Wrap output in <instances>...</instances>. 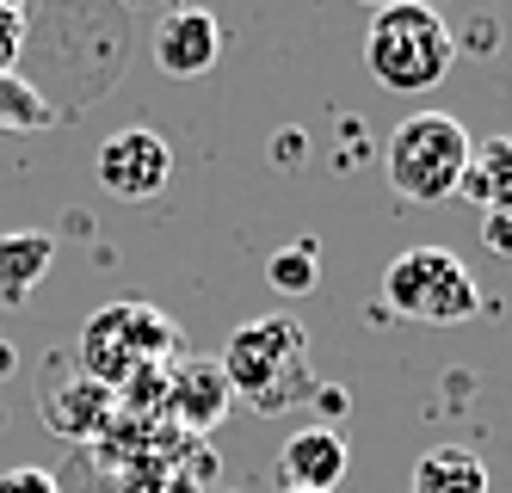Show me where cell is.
<instances>
[{"instance_id":"obj_10","label":"cell","mask_w":512,"mask_h":493,"mask_svg":"<svg viewBox=\"0 0 512 493\" xmlns=\"http://www.w3.org/2000/svg\"><path fill=\"white\" fill-rule=\"evenodd\" d=\"M229 376H223V364L216 358H186L173 376H167V407L186 420L192 432H210L216 420L229 413Z\"/></svg>"},{"instance_id":"obj_16","label":"cell","mask_w":512,"mask_h":493,"mask_svg":"<svg viewBox=\"0 0 512 493\" xmlns=\"http://www.w3.org/2000/svg\"><path fill=\"white\" fill-rule=\"evenodd\" d=\"M25 31H31L25 7H0V68H13V62H19V50H25Z\"/></svg>"},{"instance_id":"obj_5","label":"cell","mask_w":512,"mask_h":493,"mask_svg":"<svg viewBox=\"0 0 512 493\" xmlns=\"http://www.w3.org/2000/svg\"><path fill=\"white\" fill-rule=\"evenodd\" d=\"M383 302L408 321L426 327H457L482 309V290H475L469 265L445 247H408L383 265Z\"/></svg>"},{"instance_id":"obj_11","label":"cell","mask_w":512,"mask_h":493,"mask_svg":"<svg viewBox=\"0 0 512 493\" xmlns=\"http://www.w3.org/2000/svg\"><path fill=\"white\" fill-rule=\"evenodd\" d=\"M56 265V241L44 229H19V235H0V302L19 309L31 302V290L44 284V272Z\"/></svg>"},{"instance_id":"obj_19","label":"cell","mask_w":512,"mask_h":493,"mask_svg":"<svg viewBox=\"0 0 512 493\" xmlns=\"http://www.w3.org/2000/svg\"><path fill=\"white\" fill-rule=\"evenodd\" d=\"M278 493H309V487H278Z\"/></svg>"},{"instance_id":"obj_3","label":"cell","mask_w":512,"mask_h":493,"mask_svg":"<svg viewBox=\"0 0 512 493\" xmlns=\"http://www.w3.org/2000/svg\"><path fill=\"white\" fill-rule=\"evenodd\" d=\"M179 352V327L142 296H124V302H105V309L87 315L81 339H75V358H81V376L105 389H124L130 376L142 370H167V358Z\"/></svg>"},{"instance_id":"obj_6","label":"cell","mask_w":512,"mask_h":493,"mask_svg":"<svg viewBox=\"0 0 512 493\" xmlns=\"http://www.w3.org/2000/svg\"><path fill=\"white\" fill-rule=\"evenodd\" d=\"M93 173H99V185H105V198H118V204H149L161 185L173 179V148H167V136H155V130H118V136L99 142Z\"/></svg>"},{"instance_id":"obj_1","label":"cell","mask_w":512,"mask_h":493,"mask_svg":"<svg viewBox=\"0 0 512 493\" xmlns=\"http://www.w3.org/2000/svg\"><path fill=\"white\" fill-rule=\"evenodd\" d=\"M229 389L247 395L260 413H284L297 401H315V370H309V333L297 315H260L229 333L223 346Z\"/></svg>"},{"instance_id":"obj_2","label":"cell","mask_w":512,"mask_h":493,"mask_svg":"<svg viewBox=\"0 0 512 493\" xmlns=\"http://www.w3.org/2000/svg\"><path fill=\"white\" fill-rule=\"evenodd\" d=\"M457 31L445 25V13L426 7V0H395V7H377L371 13V31H364V62L371 74L414 99V93H432L445 74L457 68Z\"/></svg>"},{"instance_id":"obj_18","label":"cell","mask_w":512,"mask_h":493,"mask_svg":"<svg viewBox=\"0 0 512 493\" xmlns=\"http://www.w3.org/2000/svg\"><path fill=\"white\" fill-rule=\"evenodd\" d=\"M488 241L494 253H512V216H488Z\"/></svg>"},{"instance_id":"obj_8","label":"cell","mask_w":512,"mask_h":493,"mask_svg":"<svg viewBox=\"0 0 512 493\" xmlns=\"http://www.w3.org/2000/svg\"><path fill=\"white\" fill-rule=\"evenodd\" d=\"M223 56V25L204 7H167V19L155 25V68L173 81H198Z\"/></svg>"},{"instance_id":"obj_9","label":"cell","mask_w":512,"mask_h":493,"mask_svg":"<svg viewBox=\"0 0 512 493\" xmlns=\"http://www.w3.org/2000/svg\"><path fill=\"white\" fill-rule=\"evenodd\" d=\"M352 450L334 426H303L278 444V487H309V493H334L346 481Z\"/></svg>"},{"instance_id":"obj_7","label":"cell","mask_w":512,"mask_h":493,"mask_svg":"<svg viewBox=\"0 0 512 493\" xmlns=\"http://www.w3.org/2000/svg\"><path fill=\"white\" fill-rule=\"evenodd\" d=\"M38 413H44V426H50L56 438L87 444V438H105V432H112V420H118V389H105V383H93V376L75 370L68 383H44Z\"/></svg>"},{"instance_id":"obj_17","label":"cell","mask_w":512,"mask_h":493,"mask_svg":"<svg viewBox=\"0 0 512 493\" xmlns=\"http://www.w3.org/2000/svg\"><path fill=\"white\" fill-rule=\"evenodd\" d=\"M0 493H62V481H56L50 469H31V463H19V469H7V475H0Z\"/></svg>"},{"instance_id":"obj_12","label":"cell","mask_w":512,"mask_h":493,"mask_svg":"<svg viewBox=\"0 0 512 493\" xmlns=\"http://www.w3.org/2000/svg\"><path fill=\"white\" fill-rule=\"evenodd\" d=\"M408 493H488V463L463 444H432L414 463Z\"/></svg>"},{"instance_id":"obj_20","label":"cell","mask_w":512,"mask_h":493,"mask_svg":"<svg viewBox=\"0 0 512 493\" xmlns=\"http://www.w3.org/2000/svg\"><path fill=\"white\" fill-rule=\"evenodd\" d=\"M0 7H25V0H0Z\"/></svg>"},{"instance_id":"obj_13","label":"cell","mask_w":512,"mask_h":493,"mask_svg":"<svg viewBox=\"0 0 512 493\" xmlns=\"http://www.w3.org/2000/svg\"><path fill=\"white\" fill-rule=\"evenodd\" d=\"M463 192L482 204L488 216H512V142H475L469 173H463Z\"/></svg>"},{"instance_id":"obj_21","label":"cell","mask_w":512,"mask_h":493,"mask_svg":"<svg viewBox=\"0 0 512 493\" xmlns=\"http://www.w3.org/2000/svg\"><path fill=\"white\" fill-rule=\"evenodd\" d=\"M371 7H395V0H371Z\"/></svg>"},{"instance_id":"obj_15","label":"cell","mask_w":512,"mask_h":493,"mask_svg":"<svg viewBox=\"0 0 512 493\" xmlns=\"http://www.w3.org/2000/svg\"><path fill=\"white\" fill-rule=\"evenodd\" d=\"M315 278H321V253H315V241H290V247L272 253V284H278L284 296L315 290Z\"/></svg>"},{"instance_id":"obj_14","label":"cell","mask_w":512,"mask_h":493,"mask_svg":"<svg viewBox=\"0 0 512 493\" xmlns=\"http://www.w3.org/2000/svg\"><path fill=\"white\" fill-rule=\"evenodd\" d=\"M56 118L62 111H56V99L44 87H31L25 74L0 68V130H50Z\"/></svg>"},{"instance_id":"obj_4","label":"cell","mask_w":512,"mask_h":493,"mask_svg":"<svg viewBox=\"0 0 512 493\" xmlns=\"http://www.w3.org/2000/svg\"><path fill=\"white\" fill-rule=\"evenodd\" d=\"M475 155V136L451 118V111H414L401 118L389 148H383V173L389 192L401 204H445L463 192V173Z\"/></svg>"},{"instance_id":"obj_22","label":"cell","mask_w":512,"mask_h":493,"mask_svg":"<svg viewBox=\"0 0 512 493\" xmlns=\"http://www.w3.org/2000/svg\"><path fill=\"white\" fill-rule=\"evenodd\" d=\"M173 7H179V0H173Z\"/></svg>"}]
</instances>
